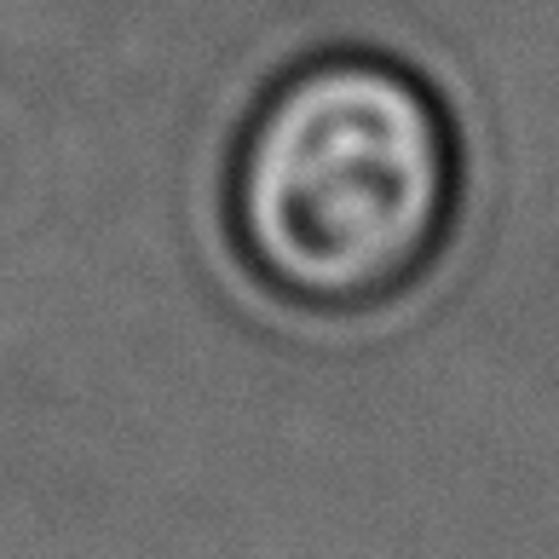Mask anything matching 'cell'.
<instances>
[{"mask_svg":"<svg viewBox=\"0 0 559 559\" xmlns=\"http://www.w3.org/2000/svg\"><path fill=\"white\" fill-rule=\"evenodd\" d=\"M462 209V139L427 81L381 52L283 70L248 110L225 174L242 265L306 312L409 295Z\"/></svg>","mask_w":559,"mask_h":559,"instance_id":"obj_1","label":"cell"}]
</instances>
